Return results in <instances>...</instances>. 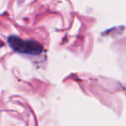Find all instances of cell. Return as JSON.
Returning a JSON list of instances; mask_svg holds the SVG:
<instances>
[{"mask_svg": "<svg viewBox=\"0 0 126 126\" xmlns=\"http://www.w3.org/2000/svg\"><path fill=\"white\" fill-rule=\"evenodd\" d=\"M10 47L19 53L28 55H39L42 51L40 44L34 40H25L16 36H11L8 39Z\"/></svg>", "mask_w": 126, "mask_h": 126, "instance_id": "obj_1", "label": "cell"}]
</instances>
